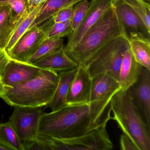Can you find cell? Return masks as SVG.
Segmentation results:
<instances>
[{"label":"cell","instance_id":"1","mask_svg":"<svg viewBox=\"0 0 150 150\" xmlns=\"http://www.w3.org/2000/svg\"><path fill=\"white\" fill-rule=\"evenodd\" d=\"M112 98L67 105L50 113L44 112L40 119L38 134L58 138L73 137L106 126L112 119Z\"/></svg>","mask_w":150,"mask_h":150},{"label":"cell","instance_id":"2","mask_svg":"<svg viewBox=\"0 0 150 150\" xmlns=\"http://www.w3.org/2000/svg\"><path fill=\"white\" fill-rule=\"evenodd\" d=\"M124 35H126L115 8L111 5L87 31L79 44L65 52L78 66L84 67L88 59L102 47L115 38Z\"/></svg>","mask_w":150,"mask_h":150},{"label":"cell","instance_id":"3","mask_svg":"<svg viewBox=\"0 0 150 150\" xmlns=\"http://www.w3.org/2000/svg\"><path fill=\"white\" fill-rule=\"evenodd\" d=\"M59 82L58 72L41 69L34 79L13 87L5 86L3 99L13 107L46 106L53 96Z\"/></svg>","mask_w":150,"mask_h":150},{"label":"cell","instance_id":"4","mask_svg":"<svg viewBox=\"0 0 150 150\" xmlns=\"http://www.w3.org/2000/svg\"><path fill=\"white\" fill-rule=\"evenodd\" d=\"M112 119L139 150H150V127L133 103L129 89L120 90L111 99Z\"/></svg>","mask_w":150,"mask_h":150},{"label":"cell","instance_id":"5","mask_svg":"<svg viewBox=\"0 0 150 150\" xmlns=\"http://www.w3.org/2000/svg\"><path fill=\"white\" fill-rule=\"evenodd\" d=\"M35 139L41 150H110L113 148L106 126L79 137L58 138L38 134Z\"/></svg>","mask_w":150,"mask_h":150},{"label":"cell","instance_id":"6","mask_svg":"<svg viewBox=\"0 0 150 150\" xmlns=\"http://www.w3.org/2000/svg\"><path fill=\"white\" fill-rule=\"evenodd\" d=\"M129 48L128 37L125 35L118 37L96 52L84 67L91 78L100 74H106L118 81L124 54Z\"/></svg>","mask_w":150,"mask_h":150},{"label":"cell","instance_id":"7","mask_svg":"<svg viewBox=\"0 0 150 150\" xmlns=\"http://www.w3.org/2000/svg\"><path fill=\"white\" fill-rule=\"evenodd\" d=\"M9 121L23 144L34 140L38 134L41 107H15Z\"/></svg>","mask_w":150,"mask_h":150},{"label":"cell","instance_id":"8","mask_svg":"<svg viewBox=\"0 0 150 150\" xmlns=\"http://www.w3.org/2000/svg\"><path fill=\"white\" fill-rule=\"evenodd\" d=\"M46 38L45 32L40 26L28 30L8 52L10 59L27 62Z\"/></svg>","mask_w":150,"mask_h":150},{"label":"cell","instance_id":"9","mask_svg":"<svg viewBox=\"0 0 150 150\" xmlns=\"http://www.w3.org/2000/svg\"><path fill=\"white\" fill-rule=\"evenodd\" d=\"M133 103L150 127V71L142 67L137 81L129 88Z\"/></svg>","mask_w":150,"mask_h":150},{"label":"cell","instance_id":"10","mask_svg":"<svg viewBox=\"0 0 150 150\" xmlns=\"http://www.w3.org/2000/svg\"><path fill=\"white\" fill-rule=\"evenodd\" d=\"M41 70L33 64L10 59L2 74L1 83L5 86H14L34 79Z\"/></svg>","mask_w":150,"mask_h":150},{"label":"cell","instance_id":"11","mask_svg":"<svg viewBox=\"0 0 150 150\" xmlns=\"http://www.w3.org/2000/svg\"><path fill=\"white\" fill-rule=\"evenodd\" d=\"M111 5L112 0H91L82 24L72 38L64 46L65 51L75 47L87 31L98 21Z\"/></svg>","mask_w":150,"mask_h":150},{"label":"cell","instance_id":"12","mask_svg":"<svg viewBox=\"0 0 150 150\" xmlns=\"http://www.w3.org/2000/svg\"><path fill=\"white\" fill-rule=\"evenodd\" d=\"M112 5L127 37L132 33H140L150 38V31L142 19L122 0H112Z\"/></svg>","mask_w":150,"mask_h":150},{"label":"cell","instance_id":"13","mask_svg":"<svg viewBox=\"0 0 150 150\" xmlns=\"http://www.w3.org/2000/svg\"><path fill=\"white\" fill-rule=\"evenodd\" d=\"M92 78L85 67L78 66L67 94L68 105L83 104L90 102Z\"/></svg>","mask_w":150,"mask_h":150},{"label":"cell","instance_id":"14","mask_svg":"<svg viewBox=\"0 0 150 150\" xmlns=\"http://www.w3.org/2000/svg\"><path fill=\"white\" fill-rule=\"evenodd\" d=\"M121 90L119 82L106 74L92 78L90 102L112 98Z\"/></svg>","mask_w":150,"mask_h":150},{"label":"cell","instance_id":"15","mask_svg":"<svg viewBox=\"0 0 150 150\" xmlns=\"http://www.w3.org/2000/svg\"><path fill=\"white\" fill-rule=\"evenodd\" d=\"M143 67L134 58L129 48L123 57L119 71L118 82L122 91H126L135 84L139 78Z\"/></svg>","mask_w":150,"mask_h":150},{"label":"cell","instance_id":"16","mask_svg":"<svg viewBox=\"0 0 150 150\" xmlns=\"http://www.w3.org/2000/svg\"><path fill=\"white\" fill-rule=\"evenodd\" d=\"M64 48L41 58L32 64L40 69L57 72L70 71L77 68L78 67L77 64L68 57Z\"/></svg>","mask_w":150,"mask_h":150},{"label":"cell","instance_id":"17","mask_svg":"<svg viewBox=\"0 0 150 150\" xmlns=\"http://www.w3.org/2000/svg\"><path fill=\"white\" fill-rule=\"evenodd\" d=\"M78 67L70 71L59 72V82L56 91L50 102L45 106L54 111L67 106V94Z\"/></svg>","mask_w":150,"mask_h":150},{"label":"cell","instance_id":"18","mask_svg":"<svg viewBox=\"0 0 150 150\" xmlns=\"http://www.w3.org/2000/svg\"><path fill=\"white\" fill-rule=\"evenodd\" d=\"M24 14L22 16H17L8 3L2 5L0 8V50H5Z\"/></svg>","mask_w":150,"mask_h":150},{"label":"cell","instance_id":"19","mask_svg":"<svg viewBox=\"0 0 150 150\" xmlns=\"http://www.w3.org/2000/svg\"><path fill=\"white\" fill-rule=\"evenodd\" d=\"M128 38L130 50L136 61L150 71V38L140 33H132Z\"/></svg>","mask_w":150,"mask_h":150},{"label":"cell","instance_id":"20","mask_svg":"<svg viewBox=\"0 0 150 150\" xmlns=\"http://www.w3.org/2000/svg\"><path fill=\"white\" fill-rule=\"evenodd\" d=\"M82 1L84 0H47L43 4L29 30L39 26L61 10L74 6Z\"/></svg>","mask_w":150,"mask_h":150},{"label":"cell","instance_id":"21","mask_svg":"<svg viewBox=\"0 0 150 150\" xmlns=\"http://www.w3.org/2000/svg\"><path fill=\"white\" fill-rule=\"evenodd\" d=\"M42 5L43 4H40L31 8H28L27 13L20 21L5 49L7 52L13 48L18 40L28 30L38 15Z\"/></svg>","mask_w":150,"mask_h":150},{"label":"cell","instance_id":"22","mask_svg":"<svg viewBox=\"0 0 150 150\" xmlns=\"http://www.w3.org/2000/svg\"><path fill=\"white\" fill-rule=\"evenodd\" d=\"M0 145L8 150H24L23 143L8 121L0 124Z\"/></svg>","mask_w":150,"mask_h":150},{"label":"cell","instance_id":"23","mask_svg":"<svg viewBox=\"0 0 150 150\" xmlns=\"http://www.w3.org/2000/svg\"><path fill=\"white\" fill-rule=\"evenodd\" d=\"M63 38H46L27 63L32 64L41 58L56 52L64 48Z\"/></svg>","mask_w":150,"mask_h":150},{"label":"cell","instance_id":"24","mask_svg":"<svg viewBox=\"0 0 150 150\" xmlns=\"http://www.w3.org/2000/svg\"><path fill=\"white\" fill-rule=\"evenodd\" d=\"M89 4L88 1L84 0L77 3L74 6L73 14L71 21V32L68 36L67 41L72 38L82 24Z\"/></svg>","mask_w":150,"mask_h":150},{"label":"cell","instance_id":"25","mask_svg":"<svg viewBox=\"0 0 150 150\" xmlns=\"http://www.w3.org/2000/svg\"><path fill=\"white\" fill-rule=\"evenodd\" d=\"M140 17L150 31V4L144 0H122Z\"/></svg>","mask_w":150,"mask_h":150},{"label":"cell","instance_id":"26","mask_svg":"<svg viewBox=\"0 0 150 150\" xmlns=\"http://www.w3.org/2000/svg\"><path fill=\"white\" fill-rule=\"evenodd\" d=\"M46 38H63L68 37L71 32V21L55 23L44 30Z\"/></svg>","mask_w":150,"mask_h":150},{"label":"cell","instance_id":"27","mask_svg":"<svg viewBox=\"0 0 150 150\" xmlns=\"http://www.w3.org/2000/svg\"><path fill=\"white\" fill-rule=\"evenodd\" d=\"M74 6L61 10L39 26L45 30L55 23L71 21L73 14Z\"/></svg>","mask_w":150,"mask_h":150},{"label":"cell","instance_id":"28","mask_svg":"<svg viewBox=\"0 0 150 150\" xmlns=\"http://www.w3.org/2000/svg\"><path fill=\"white\" fill-rule=\"evenodd\" d=\"M8 3L17 16L23 15L28 9V0H11Z\"/></svg>","mask_w":150,"mask_h":150},{"label":"cell","instance_id":"29","mask_svg":"<svg viewBox=\"0 0 150 150\" xmlns=\"http://www.w3.org/2000/svg\"><path fill=\"white\" fill-rule=\"evenodd\" d=\"M120 144V148L122 150H139L132 140L125 134L121 136Z\"/></svg>","mask_w":150,"mask_h":150},{"label":"cell","instance_id":"30","mask_svg":"<svg viewBox=\"0 0 150 150\" xmlns=\"http://www.w3.org/2000/svg\"><path fill=\"white\" fill-rule=\"evenodd\" d=\"M10 58L5 50H0V82L5 68Z\"/></svg>","mask_w":150,"mask_h":150},{"label":"cell","instance_id":"31","mask_svg":"<svg viewBox=\"0 0 150 150\" xmlns=\"http://www.w3.org/2000/svg\"><path fill=\"white\" fill-rule=\"evenodd\" d=\"M47 0H28V8H31L40 4H43Z\"/></svg>","mask_w":150,"mask_h":150},{"label":"cell","instance_id":"32","mask_svg":"<svg viewBox=\"0 0 150 150\" xmlns=\"http://www.w3.org/2000/svg\"><path fill=\"white\" fill-rule=\"evenodd\" d=\"M5 93H6L5 86L1 82H0V97L2 99L3 96L5 95Z\"/></svg>","mask_w":150,"mask_h":150},{"label":"cell","instance_id":"33","mask_svg":"<svg viewBox=\"0 0 150 150\" xmlns=\"http://www.w3.org/2000/svg\"><path fill=\"white\" fill-rule=\"evenodd\" d=\"M10 1L11 0H0V5H2L6 3H7Z\"/></svg>","mask_w":150,"mask_h":150},{"label":"cell","instance_id":"34","mask_svg":"<svg viewBox=\"0 0 150 150\" xmlns=\"http://www.w3.org/2000/svg\"><path fill=\"white\" fill-rule=\"evenodd\" d=\"M0 150H8L7 149L2 146L0 145Z\"/></svg>","mask_w":150,"mask_h":150},{"label":"cell","instance_id":"35","mask_svg":"<svg viewBox=\"0 0 150 150\" xmlns=\"http://www.w3.org/2000/svg\"><path fill=\"white\" fill-rule=\"evenodd\" d=\"M144 1H146V2H147V3H149V4H150V0H144Z\"/></svg>","mask_w":150,"mask_h":150},{"label":"cell","instance_id":"36","mask_svg":"<svg viewBox=\"0 0 150 150\" xmlns=\"http://www.w3.org/2000/svg\"><path fill=\"white\" fill-rule=\"evenodd\" d=\"M1 6H2V5H0V8H1Z\"/></svg>","mask_w":150,"mask_h":150}]
</instances>
